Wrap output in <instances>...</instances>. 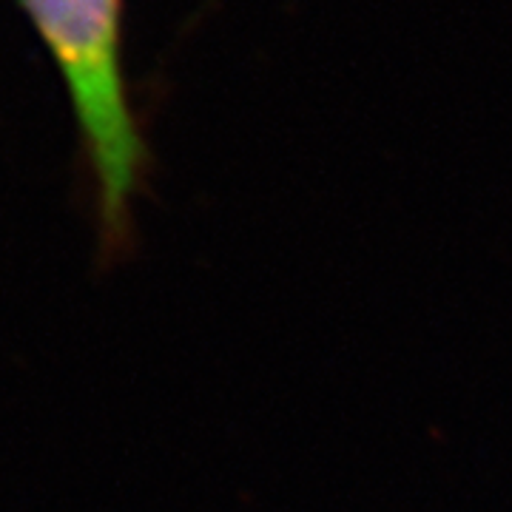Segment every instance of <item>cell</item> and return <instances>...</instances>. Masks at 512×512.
<instances>
[{"mask_svg":"<svg viewBox=\"0 0 512 512\" xmlns=\"http://www.w3.org/2000/svg\"><path fill=\"white\" fill-rule=\"evenodd\" d=\"M55 63L92 168L103 242L117 248L148 148L126 77V0H18Z\"/></svg>","mask_w":512,"mask_h":512,"instance_id":"1","label":"cell"}]
</instances>
